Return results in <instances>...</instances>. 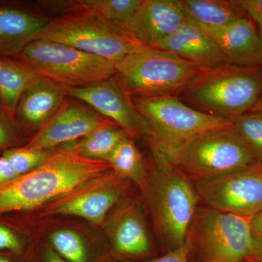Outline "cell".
Instances as JSON below:
<instances>
[{"label":"cell","instance_id":"obj_1","mask_svg":"<svg viewBox=\"0 0 262 262\" xmlns=\"http://www.w3.org/2000/svg\"><path fill=\"white\" fill-rule=\"evenodd\" d=\"M110 170L106 161L87 159L70 147L59 150L39 168L0 184V214L55 201Z\"/></svg>","mask_w":262,"mask_h":262},{"label":"cell","instance_id":"obj_2","mask_svg":"<svg viewBox=\"0 0 262 262\" xmlns=\"http://www.w3.org/2000/svg\"><path fill=\"white\" fill-rule=\"evenodd\" d=\"M262 85V67L225 63L201 68L179 96L191 107L231 120L254 107Z\"/></svg>","mask_w":262,"mask_h":262},{"label":"cell","instance_id":"obj_3","mask_svg":"<svg viewBox=\"0 0 262 262\" xmlns=\"http://www.w3.org/2000/svg\"><path fill=\"white\" fill-rule=\"evenodd\" d=\"M155 164L144 192L155 232L168 252L185 245L200 198L194 186L178 169L168 163Z\"/></svg>","mask_w":262,"mask_h":262},{"label":"cell","instance_id":"obj_4","mask_svg":"<svg viewBox=\"0 0 262 262\" xmlns=\"http://www.w3.org/2000/svg\"><path fill=\"white\" fill-rule=\"evenodd\" d=\"M115 78L131 98L177 96L201 67L173 53L138 46L115 63Z\"/></svg>","mask_w":262,"mask_h":262},{"label":"cell","instance_id":"obj_5","mask_svg":"<svg viewBox=\"0 0 262 262\" xmlns=\"http://www.w3.org/2000/svg\"><path fill=\"white\" fill-rule=\"evenodd\" d=\"M149 127L146 136L155 163H168L184 143L204 131L231 121L191 107L177 96L132 98Z\"/></svg>","mask_w":262,"mask_h":262},{"label":"cell","instance_id":"obj_6","mask_svg":"<svg viewBox=\"0 0 262 262\" xmlns=\"http://www.w3.org/2000/svg\"><path fill=\"white\" fill-rule=\"evenodd\" d=\"M258 163L232 125L198 134L176 151L169 164L195 181L212 178Z\"/></svg>","mask_w":262,"mask_h":262},{"label":"cell","instance_id":"obj_7","mask_svg":"<svg viewBox=\"0 0 262 262\" xmlns=\"http://www.w3.org/2000/svg\"><path fill=\"white\" fill-rule=\"evenodd\" d=\"M186 244L196 262H245L252 256L251 219L198 208Z\"/></svg>","mask_w":262,"mask_h":262},{"label":"cell","instance_id":"obj_8","mask_svg":"<svg viewBox=\"0 0 262 262\" xmlns=\"http://www.w3.org/2000/svg\"><path fill=\"white\" fill-rule=\"evenodd\" d=\"M16 58L41 77L69 89L89 87L116 74L113 62L47 39L33 41Z\"/></svg>","mask_w":262,"mask_h":262},{"label":"cell","instance_id":"obj_9","mask_svg":"<svg viewBox=\"0 0 262 262\" xmlns=\"http://www.w3.org/2000/svg\"><path fill=\"white\" fill-rule=\"evenodd\" d=\"M38 39L70 46L114 63L140 46L120 27L85 11L70 12L50 19Z\"/></svg>","mask_w":262,"mask_h":262},{"label":"cell","instance_id":"obj_10","mask_svg":"<svg viewBox=\"0 0 262 262\" xmlns=\"http://www.w3.org/2000/svg\"><path fill=\"white\" fill-rule=\"evenodd\" d=\"M200 199L209 208L252 219L262 212V163L196 180Z\"/></svg>","mask_w":262,"mask_h":262},{"label":"cell","instance_id":"obj_11","mask_svg":"<svg viewBox=\"0 0 262 262\" xmlns=\"http://www.w3.org/2000/svg\"><path fill=\"white\" fill-rule=\"evenodd\" d=\"M127 184L128 181L119 177L113 170H108L55 200L45 213L76 215L91 223L101 224L121 198Z\"/></svg>","mask_w":262,"mask_h":262},{"label":"cell","instance_id":"obj_12","mask_svg":"<svg viewBox=\"0 0 262 262\" xmlns=\"http://www.w3.org/2000/svg\"><path fill=\"white\" fill-rule=\"evenodd\" d=\"M65 89L67 96L86 103L100 115L115 122L130 139L141 136L146 138L149 134L147 122L115 77L89 87Z\"/></svg>","mask_w":262,"mask_h":262},{"label":"cell","instance_id":"obj_13","mask_svg":"<svg viewBox=\"0 0 262 262\" xmlns=\"http://www.w3.org/2000/svg\"><path fill=\"white\" fill-rule=\"evenodd\" d=\"M187 20L180 0H142L122 29L138 45L155 48Z\"/></svg>","mask_w":262,"mask_h":262},{"label":"cell","instance_id":"obj_14","mask_svg":"<svg viewBox=\"0 0 262 262\" xmlns=\"http://www.w3.org/2000/svg\"><path fill=\"white\" fill-rule=\"evenodd\" d=\"M115 123L77 100H66L63 106L26 145L46 150L85 137L99 127Z\"/></svg>","mask_w":262,"mask_h":262},{"label":"cell","instance_id":"obj_15","mask_svg":"<svg viewBox=\"0 0 262 262\" xmlns=\"http://www.w3.org/2000/svg\"><path fill=\"white\" fill-rule=\"evenodd\" d=\"M67 97L63 86L40 76L22 94L14 121L40 130L61 110Z\"/></svg>","mask_w":262,"mask_h":262},{"label":"cell","instance_id":"obj_16","mask_svg":"<svg viewBox=\"0 0 262 262\" xmlns=\"http://www.w3.org/2000/svg\"><path fill=\"white\" fill-rule=\"evenodd\" d=\"M154 48L170 52L201 68L228 63L211 34L188 18L177 32Z\"/></svg>","mask_w":262,"mask_h":262},{"label":"cell","instance_id":"obj_17","mask_svg":"<svg viewBox=\"0 0 262 262\" xmlns=\"http://www.w3.org/2000/svg\"><path fill=\"white\" fill-rule=\"evenodd\" d=\"M205 30L214 39L228 63L262 67V40L248 15L223 28Z\"/></svg>","mask_w":262,"mask_h":262},{"label":"cell","instance_id":"obj_18","mask_svg":"<svg viewBox=\"0 0 262 262\" xmlns=\"http://www.w3.org/2000/svg\"><path fill=\"white\" fill-rule=\"evenodd\" d=\"M115 249L127 256H142L151 251L149 233L140 207L132 200L118 206L110 223Z\"/></svg>","mask_w":262,"mask_h":262},{"label":"cell","instance_id":"obj_19","mask_svg":"<svg viewBox=\"0 0 262 262\" xmlns=\"http://www.w3.org/2000/svg\"><path fill=\"white\" fill-rule=\"evenodd\" d=\"M48 22L24 10L0 8V57H18L38 39Z\"/></svg>","mask_w":262,"mask_h":262},{"label":"cell","instance_id":"obj_20","mask_svg":"<svg viewBox=\"0 0 262 262\" xmlns=\"http://www.w3.org/2000/svg\"><path fill=\"white\" fill-rule=\"evenodd\" d=\"M141 3L142 0H70L46 1L45 6L46 9L58 12L60 14L73 11L89 12L122 29Z\"/></svg>","mask_w":262,"mask_h":262},{"label":"cell","instance_id":"obj_21","mask_svg":"<svg viewBox=\"0 0 262 262\" xmlns=\"http://www.w3.org/2000/svg\"><path fill=\"white\" fill-rule=\"evenodd\" d=\"M187 18L205 29L223 28L246 16L238 0H180Z\"/></svg>","mask_w":262,"mask_h":262},{"label":"cell","instance_id":"obj_22","mask_svg":"<svg viewBox=\"0 0 262 262\" xmlns=\"http://www.w3.org/2000/svg\"><path fill=\"white\" fill-rule=\"evenodd\" d=\"M39 77L27 63L0 57V103L13 120L22 94Z\"/></svg>","mask_w":262,"mask_h":262},{"label":"cell","instance_id":"obj_23","mask_svg":"<svg viewBox=\"0 0 262 262\" xmlns=\"http://www.w3.org/2000/svg\"><path fill=\"white\" fill-rule=\"evenodd\" d=\"M106 162L112 170L121 178L134 182L141 190L147 187L149 175L142 155L130 137L116 146Z\"/></svg>","mask_w":262,"mask_h":262},{"label":"cell","instance_id":"obj_24","mask_svg":"<svg viewBox=\"0 0 262 262\" xmlns=\"http://www.w3.org/2000/svg\"><path fill=\"white\" fill-rule=\"evenodd\" d=\"M127 137L128 135L121 127L115 123L108 124L93 131L70 148L87 159L106 161L116 146Z\"/></svg>","mask_w":262,"mask_h":262},{"label":"cell","instance_id":"obj_25","mask_svg":"<svg viewBox=\"0 0 262 262\" xmlns=\"http://www.w3.org/2000/svg\"><path fill=\"white\" fill-rule=\"evenodd\" d=\"M235 134L258 163H262V112H248L230 120Z\"/></svg>","mask_w":262,"mask_h":262},{"label":"cell","instance_id":"obj_26","mask_svg":"<svg viewBox=\"0 0 262 262\" xmlns=\"http://www.w3.org/2000/svg\"><path fill=\"white\" fill-rule=\"evenodd\" d=\"M51 239L57 252L69 261L88 262L85 246L78 234L61 229L53 232Z\"/></svg>","mask_w":262,"mask_h":262},{"label":"cell","instance_id":"obj_27","mask_svg":"<svg viewBox=\"0 0 262 262\" xmlns=\"http://www.w3.org/2000/svg\"><path fill=\"white\" fill-rule=\"evenodd\" d=\"M12 168L19 177L35 170L42 165L51 156L46 150L22 148H12L3 153Z\"/></svg>","mask_w":262,"mask_h":262},{"label":"cell","instance_id":"obj_28","mask_svg":"<svg viewBox=\"0 0 262 262\" xmlns=\"http://www.w3.org/2000/svg\"><path fill=\"white\" fill-rule=\"evenodd\" d=\"M18 141L16 123L0 103V151L12 149Z\"/></svg>","mask_w":262,"mask_h":262},{"label":"cell","instance_id":"obj_29","mask_svg":"<svg viewBox=\"0 0 262 262\" xmlns=\"http://www.w3.org/2000/svg\"><path fill=\"white\" fill-rule=\"evenodd\" d=\"M251 231L253 253L248 260L262 262V212L251 219Z\"/></svg>","mask_w":262,"mask_h":262},{"label":"cell","instance_id":"obj_30","mask_svg":"<svg viewBox=\"0 0 262 262\" xmlns=\"http://www.w3.org/2000/svg\"><path fill=\"white\" fill-rule=\"evenodd\" d=\"M238 3L254 23L262 40V0H238Z\"/></svg>","mask_w":262,"mask_h":262},{"label":"cell","instance_id":"obj_31","mask_svg":"<svg viewBox=\"0 0 262 262\" xmlns=\"http://www.w3.org/2000/svg\"><path fill=\"white\" fill-rule=\"evenodd\" d=\"M0 250H8L18 253L20 251V241L10 229L0 225Z\"/></svg>","mask_w":262,"mask_h":262},{"label":"cell","instance_id":"obj_32","mask_svg":"<svg viewBox=\"0 0 262 262\" xmlns=\"http://www.w3.org/2000/svg\"><path fill=\"white\" fill-rule=\"evenodd\" d=\"M144 262H191L189 248L187 245L185 244L182 247L177 248L173 251H168L160 257Z\"/></svg>","mask_w":262,"mask_h":262},{"label":"cell","instance_id":"obj_33","mask_svg":"<svg viewBox=\"0 0 262 262\" xmlns=\"http://www.w3.org/2000/svg\"><path fill=\"white\" fill-rule=\"evenodd\" d=\"M18 177L8 160L2 155L0 157V184L10 182Z\"/></svg>","mask_w":262,"mask_h":262},{"label":"cell","instance_id":"obj_34","mask_svg":"<svg viewBox=\"0 0 262 262\" xmlns=\"http://www.w3.org/2000/svg\"><path fill=\"white\" fill-rule=\"evenodd\" d=\"M47 262H67L60 257L54 251H48L47 253Z\"/></svg>","mask_w":262,"mask_h":262},{"label":"cell","instance_id":"obj_35","mask_svg":"<svg viewBox=\"0 0 262 262\" xmlns=\"http://www.w3.org/2000/svg\"><path fill=\"white\" fill-rule=\"evenodd\" d=\"M251 112H262V85L261 92H260L259 97L258 98L257 102H256L254 107H253Z\"/></svg>","mask_w":262,"mask_h":262},{"label":"cell","instance_id":"obj_36","mask_svg":"<svg viewBox=\"0 0 262 262\" xmlns=\"http://www.w3.org/2000/svg\"><path fill=\"white\" fill-rule=\"evenodd\" d=\"M0 262H13L10 261L8 258L3 257V256H0Z\"/></svg>","mask_w":262,"mask_h":262},{"label":"cell","instance_id":"obj_37","mask_svg":"<svg viewBox=\"0 0 262 262\" xmlns=\"http://www.w3.org/2000/svg\"><path fill=\"white\" fill-rule=\"evenodd\" d=\"M245 262H258V261H253V260H248V261H246Z\"/></svg>","mask_w":262,"mask_h":262}]
</instances>
